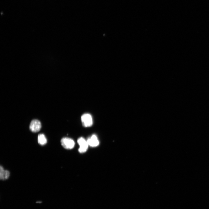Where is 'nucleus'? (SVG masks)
<instances>
[{
    "mask_svg": "<svg viewBox=\"0 0 209 209\" xmlns=\"http://www.w3.org/2000/svg\"><path fill=\"white\" fill-rule=\"evenodd\" d=\"M83 125L85 127H90L93 123V121L92 116L89 114H85L81 117Z\"/></svg>",
    "mask_w": 209,
    "mask_h": 209,
    "instance_id": "nucleus-2",
    "label": "nucleus"
},
{
    "mask_svg": "<svg viewBox=\"0 0 209 209\" xmlns=\"http://www.w3.org/2000/svg\"><path fill=\"white\" fill-rule=\"evenodd\" d=\"M38 142L39 145L42 146L44 145L47 144V139L44 134H41L38 135Z\"/></svg>",
    "mask_w": 209,
    "mask_h": 209,
    "instance_id": "nucleus-7",
    "label": "nucleus"
},
{
    "mask_svg": "<svg viewBox=\"0 0 209 209\" xmlns=\"http://www.w3.org/2000/svg\"><path fill=\"white\" fill-rule=\"evenodd\" d=\"M61 143L62 146L67 149H73L75 146V143L71 138L64 137L62 138L61 140Z\"/></svg>",
    "mask_w": 209,
    "mask_h": 209,
    "instance_id": "nucleus-1",
    "label": "nucleus"
},
{
    "mask_svg": "<svg viewBox=\"0 0 209 209\" xmlns=\"http://www.w3.org/2000/svg\"><path fill=\"white\" fill-rule=\"evenodd\" d=\"M41 127L42 125L40 122L37 119L32 120L30 123L29 127L30 130L34 132H39Z\"/></svg>",
    "mask_w": 209,
    "mask_h": 209,
    "instance_id": "nucleus-4",
    "label": "nucleus"
},
{
    "mask_svg": "<svg viewBox=\"0 0 209 209\" xmlns=\"http://www.w3.org/2000/svg\"><path fill=\"white\" fill-rule=\"evenodd\" d=\"M88 145L92 147H96L99 145V142L97 136L93 134L87 140Z\"/></svg>",
    "mask_w": 209,
    "mask_h": 209,
    "instance_id": "nucleus-5",
    "label": "nucleus"
},
{
    "mask_svg": "<svg viewBox=\"0 0 209 209\" xmlns=\"http://www.w3.org/2000/svg\"><path fill=\"white\" fill-rule=\"evenodd\" d=\"M77 142L80 146L79 149V152L80 153L86 152L87 151L89 146L87 141L84 138L81 137L78 139Z\"/></svg>",
    "mask_w": 209,
    "mask_h": 209,
    "instance_id": "nucleus-3",
    "label": "nucleus"
},
{
    "mask_svg": "<svg viewBox=\"0 0 209 209\" xmlns=\"http://www.w3.org/2000/svg\"><path fill=\"white\" fill-rule=\"evenodd\" d=\"M10 172L5 170L1 166L0 167V179L4 180L8 179L10 176Z\"/></svg>",
    "mask_w": 209,
    "mask_h": 209,
    "instance_id": "nucleus-6",
    "label": "nucleus"
}]
</instances>
